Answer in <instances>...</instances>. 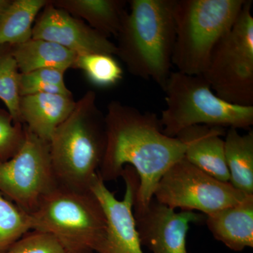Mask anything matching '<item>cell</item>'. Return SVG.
Instances as JSON below:
<instances>
[{
	"label": "cell",
	"instance_id": "7a4b0ae2",
	"mask_svg": "<svg viewBox=\"0 0 253 253\" xmlns=\"http://www.w3.org/2000/svg\"><path fill=\"white\" fill-rule=\"evenodd\" d=\"M118 36L117 54L128 72L163 88L175 43L174 0H131Z\"/></svg>",
	"mask_w": 253,
	"mask_h": 253
},
{
	"label": "cell",
	"instance_id": "ffe728a7",
	"mask_svg": "<svg viewBox=\"0 0 253 253\" xmlns=\"http://www.w3.org/2000/svg\"><path fill=\"white\" fill-rule=\"evenodd\" d=\"M73 68L83 71L86 79L98 87H112L123 78V68L113 55H78Z\"/></svg>",
	"mask_w": 253,
	"mask_h": 253
},
{
	"label": "cell",
	"instance_id": "8fae6325",
	"mask_svg": "<svg viewBox=\"0 0 253 253\" xmlns=\"http://www.w3.org/2000/svg\"><path fill=\"white\" fill-rule=\"evenodd\" d=\"M141 246L151 253H189L186 236L192 223H202L206 215L193 211L176 212L154 198L144 206L133 207Z\"/></svg>",
	"mask_w": 253,
	"mask_h": 253
},
{
	"label": "cell",
	"instance_id": "6da1fadb",
	"mask_svg": "<svg viewBox=\"0 0 253 253\" xmlns=\"http://www.w3.org/2000/svg\"><path fill=\"white\" fill-rule=\"evenodd\" d=\"M105 124L106 144L100 177L104 182L116 180L126 166H131L139 178L134 205L146 206L163 174L184 157L185 145L163 133L157 115L116 100L108 104Z\"/></svg>",
	"mask_w": 253,
	"mask_h": 253
},
{
	"label": "cell",
	"instance_id": "8992f818",
	"mask_svg": "<svg viewBox=\"0 0 253 253\" xmlns=\"http://www.w3.org/2000/svg\"><path fill=\"white\" fill-rule=\"evenodd\" d=\"M246 0H174L175 43L172 65L200 76L213 48L232 27Z\"/></svg>",
	"mask_w": 253,
	"mask_h": 253
},
{
	"label": "cell",
	"instance_id": "484cf974",
	"mask_svg": "<svg viewBox=\"0 0 253 253\" xmlns=\"http://www.w3.org/2000/svg\"><path fill=\"white\" fill-rule=\"evenodd\" d=\"M13 0H0V22L4 17Z\"/></svg>",
	"mask_w": 253,
	"mask_h": 253
},
{
	"label": "cell",
	"instance_id": "cb8c5ba5",
	"mask_svg": "<svg viewBox=\"0 0 253 253\" xmlns=\"http://www.w3.org/2000/svg\"><path fill=\"white\" fill-rule=\"evenodd\" d=\"M26 138V127L14 122L6 109H0V163L14 157L23 147Z\"/></svg>",
	"mask_w": 253,
	"mask_h": 253
},
{
	"label": "cell",
	"instance_id": "2e32d148",
	"mask_svg": "<svg viewBox=\"0 0 253 253\" xmlns=\"http://www.w3.org/2000/svg\"><path fill=\"white\" fill-rule=\"evenodd\" d=\"M51 2L107 38L118 36L127 11L128 3L124 0H53Z\"/></svg>",
	"mask_w": 253,
	"mask_h": 253
},
{
	"label": "cell",
	"instance_id": "e0dca14e",
	"mask_svg": "<svg viewBox=\"0 0 253 253\" xmlns=\"http://www.w3.org/2000/svg\"><path fill=\"white\" fill-rule=\"evenodd\" d=\"M12 54L20 73H28L42 68H53L66 72L73 68L77 55L71 50L48 41L33 39L11 45Z\"/></svg>",
	"mask_w": 253,
	"mask_h": 253
},
{
	"label": "cell",
	"instance_id": "5bb4252c",
	"mask_svg": "<svg viewBox=\"0 0 253 253\" xmlns=\"http://www.w3.org/2000/svg\"><path fill=\"white\" fill-rule=\"evenodd\" d=\"M73 95L36 94L21 96L20 121L33 134L49 142L53 133L76 106Z\"/></svg>",
	"mask_w": 253,
	"mask_h": 253
},
{
	"label": "cell",
	"instance_id": "3957f363",
	"mask_svg": "<svg viewBox=\"0 0 253 253\" xmlns=\"http://www.w3.org/2000/svg\"><path fill=\"white\" fill-rule=\"evenodd\" d=\"M106 144L105 115L96 104L94 91L76 101L69 116L49 141L50 159L58 185L91 191L99 176Z\"/></svg>",
	"mask_w": 253,
	"mask_h": 253
},
{
	"label": "cell",
	"instance_id": "7402d4cb",
	"mask_svg": "<svg viewBox=\"0 0 253 253\" xmlns=\"http://www.w3.org/2000/svg\"><path fill=\"white\" fill-rule=\"evenodd\" d=\"M19 76L20 72L12 54L11 45H0V99L16 123H21Z\"/></svg>",
	"mask_w": 253,
	"mask_h": 253
},
{
	"label": "cell",
	"instance_id": "ac0fdd59",
	"mask_svg": "<svg viewBox=\"0 0 253 253\" xmlns=\"http://www.w3.org/2000/svg\"><path fill=\"white\" fill-rule=\"evenodd\" d=\"M224 152L229 183L248 196H253V131L241 134L229 128L224 136Z\"/></svg>",
	"mask_w": 253,
	"mask_h": 253
},
{
	"label": "cell",
	"instance_id": "5b68a950",
	"mask_svg": "<svg viewBox=\"0 0 253 253\" xmlns=\"http://www.w3.org/2000/svg\"><path fill=\"white\" fill-rule=\"evenodd\" d=\"M31 215L33 230L54 236L68 253H96L106 235V214L91 191L58 185Z\"/></svg>",
	"mask_w": 253,
	"mask_h": 253
},
{
	"label": "cell",
	"instance_id": "603a6c76",
	"mask_svg": "<svg viewBox=\"0 0 253 253\" xmlns=\"http://www.w3.org/2000/svg\"><path fill=\"white\" fill-rule=\"evenodd\" d=\"M64 73L62 70L53 68L20 73V96L36 94L73 95L65 84Z\"/></svg>",
	"mask_w": 253,
	"mask_h": 253
},
{
	"label": "cell",
	"instance_id": "d4e9b609",
	"mask_svg": "<svg viewBox=\"0 0 253 253\" xmlns=\"http://www.w3.org/2000/svg\"><path fill=\"white\" fill-rule=\"evenodd\" d=\"M2 253H68L54 236L44 231H28Z\"/></svg>",
	"mask_w": 253,
	"mask_h": 253
},
{
	"label": "cell",
	"instance_id": "277c9868",
	"mask_svg": "<svg viewBox=\"0 0 253 253\" xmlns=\"http://www.w3.org/2000/svg\"><path fill=\"white\" fill-rule=\"evenodd\" d=\"M163 90L166 107L160 118L163 131L170 137L194 126L249 129L253 106H241L218 97L201 75L172 71Z\"/></svg>",
	"mask_w": 253,
	"mask_h": 253
},
{
	"label": "cell",
	"instance_id": "d6986e66",
	"mask_svg": "<svg viewBox=\"0 0 253 253\" xmlns=\"http://www.w3.org/2000/svg\"><path fill=\"white\" fill-rule=\"evenodd\" d=\"M49 0H13L0 22V45H16L31 40L38 15Z\"/></svg>",
	"mask_w": 253,
	"mask_h": 253
},
{
	"label": "cell",
	"instance_id": "52a82bcc",
	"mask_svg": "<svg viewBox=\"0 0 253 253\" xmlns=\"http://www.w3.org/2000/svg\"><path fill=\"white\" fill-rule=\"evenodd\" d=\"M253 1L246 0L229 31L213 48L201 76L218 97L253 106Z\"/></svg>",
	"mask_w": 253,
	"mask_h": 253
},
{
	"label": "cell",
	"instance_id": "9a60e30c",
	"mask_svg": "<svg viewBox=\"0 0 253 253\" xmlns=\"http://www.w3.org/2000/svg\"><path fill=\"white\" fill-rule=\"evenodd\" d=\"M208 230L228 249L241 252L253 247V196L239 204L206 215Z\"/></svg>",
	"mask_w": 253,
	"mask_h": 253
},
{
	"label": "cell",
	"instance_id": "4fadbf2b",
	"mask_svg": "<svg viewBox=\"0 0 253 253\" xmlns=\"http://www.w3.org/2000/svg\"><path fill=\"white\" fill-rule=\"evenodd\" d=\"M225 128L194 126L179 133L176 138L185 145L184 158L196 168L214 179L229 182L226 166L224 139Z\"/></svg>",
	"mask_w": 253,
	"mask_h": 253
},
{
	"label": "cell",
	"instance_id": "30bf717a",
	"mask_svg": "<svg viewBox=\"0 0 253 253\" xmlns=\"http://www.w3.org/2000/svg\"><path fill=\"white\" fill-rule=\"evenodd\" d=\"M121 177L126 183L123 200L115 196L99 175L91 186V191L101 203L107 222L106 235L96 253H144L133 213L139 176L134 168L126 166Z\"/></svg>",
	"mask_w": 253,
	"mask_h": 253
},
{
	"label": "cell",
	"instance_id": "9c48e42d",
	"mask_svg": "<svg viewBox=\"0 0 253 253\" xmlns=\"http://www.w3.org/2000/svg\"><path fill=\"white\" fill-rule=\"evenodd\" d=\"M57 186L49 142L26 128V141L19 152L0 163V193L31 214Z\"/></svg>",
	"mask_w": 253,
	"mask_h": 253
},
{
	"label": "cell",
	"instance_id": "7c38bea8",
	"mask_svg": "<svg viewBox=\"0 0 253 253\" xmlns=\"http://www.w3.org/2000/svg\"><path fill=\"white\" fill-rule=\"evenodd\" d=\"M33 39L53 42L77 55L116 56L117 46L106 38L49 1L38 15L33 28Z\"/></svg>",
	"mask_w": 253,
	"mask_h": 253
},
{
	"label": "cell",
	"instance_id": "44dd1931",
	"mask_svg": "<svg viewBox=\"0 0 253 253\" xmlns=\"http://www.w3.org/2000/svg\"><path fill=\"white\" fill-rule=\"evenodd\" d=\"M31 230V214L0 193V253Z\"/></svg>",
	"mask_w": 253,
	"mask_h": 253
},
{
	"label": "cell",
	"instance_id": "ba28073f",
	"mask_svg": "<svg viewBox=\"0 0 253 253\" xmlns=\"http://www.w3.org/2000/svg\"><path fill=\"white\" fill-rule=\"evenodd\" d=\"M247 196L230 183L214 179L184 157L163 174L153 198L173 210L199 211L208 215L239 204Z\"/></svg>",
	"mask_w": 253,
	"mask_h": 253
}]
</instances>
